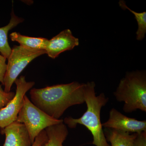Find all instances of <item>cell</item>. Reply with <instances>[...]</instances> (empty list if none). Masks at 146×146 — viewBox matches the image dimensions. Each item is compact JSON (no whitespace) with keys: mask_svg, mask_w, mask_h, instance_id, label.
I'll return each instance as SVG.
<instances>
[{"mask_svg":"<svg viewBox=\"0 0 146 146\" xmlns=\"http://www.w3.org/2000/svg\"><path fill=\"white\" fill-rule=\"evenodd\" d=\"M79 44L78 38L73 36L70 30L67 29L49 40L45 50L49 57L54 59L61 53L71 50Z\"/></svg>","mask_w":146,"mask_h":146,"instance_id":"8","label":"cell"},{"mask_svg":"<svg viewBox=\"0 0 146 146\" xmlns=\"http://www.w3.org/2000/svg\"><path fill=\"white\" fill-rule=\"evenodd\" d=\"M1 133L5 134L3 146H32L28 131L23 124L16 121L3 129Z\"/></svg>","mask_w":146,"mask_h":146,"instance_id":"9","label":"cell"},{"mask_svg":"<svg viewBox=\"0 0 146 146\" xmlns=\"http://www.w3.org/2000/svg\"><path fill=\"white\" fill-rule=\"evenodd\" d=\"M46 54L45 50H36L21 46H14L11 49L6 72L3 85L4 91L10 92L12 84L27 65L35 58Z\"/></svg>","mask_w":146,"mask_h":146,"instance_id":"5","label":"cell"},{"mask_svg":"<svg viewBox=\"0 0 146 146\" xmlns=\"http://www.w3.org/2000/svg\"><path fill=\"white\" fill-rule=\"evenodd\" d=\"M119 3L121 8L130 11L135 16L138 25V30L136 33V39L138 41H142L145 38L146 33V12L138 13L131 10L128 7L123 1H120Z\"/></svg>","mask_w":146,"mask_h":146,"instance_id":"14","label":"cell"},{"mask_svg":"<svg viewBox=\"0 0 146 146\" xmlns=\"http://www.w3.org/2000/svg\"><path fill=\"white\" fill-rule=\"evenodd\" d=\"M104 132L110 146H133L136 133H127L110 128H105Z\"/></svg>","mask_w":146,"mask_h":146,"instance_id":"12","label":"cell"},{"mask_svg":"<svg viewBox=\"0 0 146 146\" xmlns=\"http://www.w3.org/2000/svg\"><path fill=\"white\" fill-rule=\"evenodd\" d=\"M84 86V83L73 82L33 88L30 92L31 102L50 117L59 119L69 107L85 103Z\"/></svg>","mask_w":146,"mask_h":146,"instance_id":"1","label":"cell"},{"mask_svg":"<svg viewBox=\"0 0 146 146\" xmlns=\"http://www.w3.org/2000/svg\"><path fill=\"white\" fill-rule=\"evenodd\" d=\"M95 87L94 82L84 83V101L87 106L86 112L78 119L71 117L65 118L63 123L71 129L75 128L78 124L85 126L92 134V144L94 145L110 146L105 136L100 119L101 110L107 104L109 99L102 93L97 96Z\"/></svg>","mask_w":146,"mask_h":146,"instance_id":"2","label":"cell"},{"mask_svg":"<svg viewBox=\"0 0 146 146\" xmlns=\"http://www.w3.org/2000/svg\"><path fill=\"white\" fill-rule=\"evenodd\" d=\"M9 36L11 41L18 42L20 46L36 50H45L49 40L43 37L25 36L16 32L11 33Z\"/></svg>","mask_w":146,"mask_h":146,"instance_id":"13","label":"cell"},{"mask_svg":"<svg viewBox=\"0 0 146 146\" xmlns=\"http://www.w3.org/2000/svg\"><path fill=\"white\" fill-rule=\"evenodd\" d=\"M105 128L130 133H139L146 131V121H139L134 118L128 117L115 108L109 112V118L102 123Z\"/></svg>","mask_w":146,"mask_h":146,"instance_id":"7","label":"cell"},{"mask_svg":"<svg viewBox=\"0 0 146 146\" xmlns=\"http://www.w3.org/2000/svg\"><path fill=\"white\" fill-rule=\"evenodd\" d=\"M48 139L40 146H63L69 133L67 126L62 122L45 129Z\"/></svg>","mask_w":146,"mask_h":146,"instance_id":"10","label":"cell"},{"mask_svg":"<svg viewBox=\"0 0 146 146\" xmlns=\"http://www.w3.org/2000/svg\"><path fill=\"white\" fill-rule=\"evenodd\" d=\"M15 93L13 92L7 93L0 84V109L5 107L14 98Z\"/></svg>","mask_w":146,"mask_h":146,"instance_id":"15","label":"cell"},{"mask_svg":"<svg viewBox=\"0 0 146 146\" xmlns=\"http://www.w3.org/2000/svg\"><path fill=\"white\" fill-rule=\"evenodd\" d=\"M7 58L2 55L0 54V82L4 84L7 64L6 63Z\"/></svg>","mask_w":146,"mask_h":146,"instance_id":"16","label":"cell"},{"mask_svg":"<svg viewBox=\"0 0 146 146\" xmlns=\"http://www.w3.org/2000/svg\"><path fill=\"white\" fill-rule=\"evenodd\" d=\"M48 139L45 130L42 131L35 138L32 146H40Z\"/></svg>","mask_w":146,"mask_h":146,"instance_id":"18","label":"cell"},{"mask_svg":"<svg viewBox=\"0 0 146 146\" xmlns=\"http://www.w3.org/2000/svg\"><path fill=\"white\" fill-rule=\"evenodd\" d=\"M16 121L23 124L26 127L32 144L35 138L45 129L63 122V119H56L50 117L33 104L26 95L24 97L23 105L18 113Z\"/></svg>","mask_w":146,"mask_h":146,"instance_id":"4","label":"cell"},{"mask_svg":"<svg viewBox=\"0 0 146 146\" xmlns=\"http://www.w3.org/2000/svg\"><path fill=\"white\" fill-rule=\"evenodd\" d=\"M114 95L116 100L123 102V110L132 113L138 110L146 112V73L136 71L126 73L119 83Z\"/></svg>","mask_w":146,"mask_h":146,"instance_id":"3","label":"cell"},{"mask_svg":"<svg viewBox=\"0 0 146 146\" xmlns=\"http://www.w3.org/2000/svg\"><path fill=\"white\" fill-rule=\"evenodd\" d=\"M133 146H146V131L136 133Z\"/></svg>","mask_w":146,"mask_h":146,"instance_id":"17","label":"cell"},{"mask_svg":"<svg viewBox=\"0 0 146 146\" xmlns=\"http://www.w3.org/2000/svg\"><path fill=\"white\" fill-rule=\"evenodd\" d=\"M24 21L23 18L16 16L12 11L11 18L9 23L5 26L0 28V52L7 59L8 58L11 51L8 40L9 32L18 24L23 23Z\"/></svg>","mask_w":146,"mask_h":146,"instance_id":"11","label":"cell"},{"mask_svg":"<svg viewBox=\"0 0 146 146\" xmlns=\"http://www.w3.org/2000/svg\"><path fill=\"white\" fill-rule=\"evenodd\" d=\"M16 92L13 99L0 109V128L3 129L16 121L18 113L23 106L24 97L29 90L35 85L34 82H27L25 77L21 76L15 81Z\"/></svg>","mask_w":146,"mask_h":146,"instance_id":"6","label":"cell"}]
</instances>
